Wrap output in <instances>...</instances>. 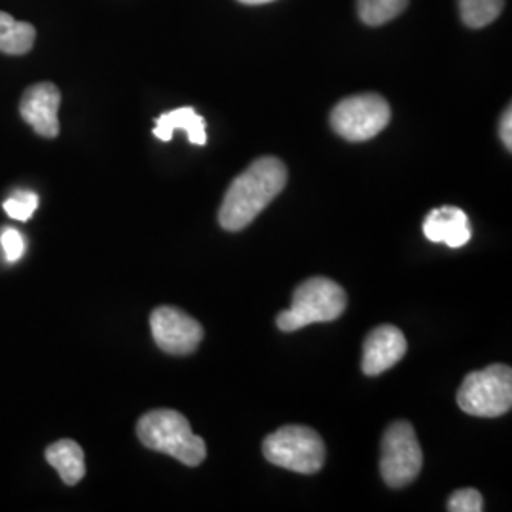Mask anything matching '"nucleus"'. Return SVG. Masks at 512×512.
Instances as JSON below:
<instances>
[{
	"label": "nucleus",
	"mask_w": 512,
	"mask_h": 512,
	"mask_svg": "<svg viewBox=\"0 0 512 512\" xmlns=\"http://www.w3.org/2000/svg\"><path fill=\"white\" fill-rule=\"evenodd\" d=\"M270 463L300 475H315L325 465V442L306 425H285L262 442Z\"/></svg>",
	"instance_id": "nucleus-4"
},
{
	"label": "nucleus",
	"mask_w": 512,
	"mask_h": 512,
	"mask_svg": "<svg viewBox=\"0 0 512 512\" xmlns=\"http://www.w3.org/2000/svg\"><path fill=\"white\" fill-rule=\"evenodd\" d=\"M46 461L54 467L61 480L69 486L78 484L86 475L84 450L74 440H57L46 450Z\"/></svg>",
	"instance_id": "nucleus-13"
},
{
	"label": "nucleus",
	"mask_w": 512,
	"mask_h": 512,
	"mask_svg": "<svg viewBox=\"0 0 512 512\" xmlns=\"http://www.w3.org/2000/svg\"><path fill=\"white\" fill-rule=\"evenodd\" d=\"M287 165L274 156L258 158L236 177L226 190L220 205V226L239 232L274 202L287 186Z\"/></svg>",
	"instance_id": "nucleus-1"
},
{
	"label": "nucleus",
	"mask_w": 512,
	"mask_h": 512,
	"mask_svg": "<svg viewBox=\"0 0 512 512\" xmlns=\"http://www.w3.org/2000/svg\"><path fill=\"white\" fill-rule=\"evenodd\" d=\"M408 0H357L359 18L370 27L384 25L387 21L401 16Z\"/></svg>",
	"instance_id": "nucleus-16"
},
{
	"label": "nucleus",
	"mask_w": 512,
	"mask_h": 512,
	"mask_svg": "<svg viewBox=\"0 0 512 512\" xmlns=\"http://www.w3.org/2000/svg\"><path fill=\"white\" fill-rule=\"evenodd\" d=\"M348 306V294L329 277H311L296 287L293 306L277 315V327L283 332L304 329L311 323H329L338 319Z\"/></svg>",
	"instance_id": "nucleus-3"
},
{
	"label": "nucleus",
	"mask_w": 512,
	"mask_h": 512,
	"mask_svg": "<svg viewBox=\"0 0 512 512\" xmlns=\"http://www.w3.org/2000/svg\"><path fill=\"white\" fill-rule=\"evenodd\" d=\"M59 105L61 92L50 82H40L23 93L19 112L23 120L37 131L40 137L54 139L59 135Z\"/></svg>",
	"instance_id": "nucleus-9"
},
{
	"label": "nucleus",
	"mask_w": 512,
	"mask_h": 512,
	"mask_svg": "<svg viewBox=\"0 0 512 512\" xmlns=\"http://www.w3.org/2000/svg\"><path fill=\"white\" fill-rule=\"evenodd\" d=\"M391 120L389 103L378 93L351 95L330 112L332 129L351 143H363L382 133Z\"/></svg>",
	"instance_id": "nucleus-6"
},
{
	"label": "nucleus",
	"mask_w": 512,
	"mask_h": 512,
	"mask_svg": "<svg viewBox=\"0 0 512 512\" xmlns=\"http://www.w3.org/2000/svg\"><path fill=\"white\" fill-rule=\"evenodd\" d=\"M423 467V452L414 427L408 421H395L382 439L380 471L389 488L412 484Z\"/></svg>",
	"instance_id": "nucleus-7"
},
{
	"label": "nucleus",
	"mask_w": 512,
	"mask_h": 512,
	"mask_svg": "<svg viewBox=\"0 0 512 512\" xmlns=\"http://www.w3.org/2000/svg\"><path fill=\"white\" fill-rule=\"evenodd\" d=\"M512 112L511 109L505 110L503 118H501V124H499V135H501V141L503 145L507 147V150L512 148Z\"/></svg>",
	"instance_id": "nucleus-20"
},
{
	"label": "nucleus",
	"mask_w": 512,
	"mask_h": 512,
	"mask_svg": "<svg viewBox=\"0 0 512 512\" xmlns=\"http://www.w3.org/2000/svg\"><path fill=\"white\" fill-rule=\"evenodd\" d=\"M137 437L154 452L179 459L188 467L202 465L207 458L205 440L192 433V427L177 410H150L137 423Z\"/></svg>",
	"instance_id": "nucleus-2"
},
{
	"label": "nucleus",
	"mask_w": 512,
	"mask_h": 512,
	"mask_svg": "<svg viewBox=\"0 0 512 512\" xmlns=\"http://www.w3.org/2000/svg\"><path fill=\"white\" fill-rule=\"evenodd\" d=\"M482 509H484L482 495L473 488L456 490L448 499V511L450 512H480Z\"/></svg>",
	"instance_id": "nucleus-18"
},
{
	"label": "nucleus",
	"mask_w": 512,
	"mask_h": 512,
	"mask_svg": "<svg viewBox=\"0 0 512 512\" xmlns=\"http://www.w3.org/2000/svg\"><path fill=\"white\" fill-rule=\"evenodd\" d=\"M177 129L186 131L188 141L196 147H203L207 143L205 120L192 107H181V109L169 110V112L162 114L156 120L154 137H158L164 143H169Z\"/></svg>",
	"instance_id": "nucleus-12"
},
{
	"label": "nucleus",
	"mask_w": 512,
	"mask_h": 512,
	"mask_svg": "<svg viewBox=\"0 0 512 512\" xmlns=\"http://www.w3.org/2000/svg\"><path fill=\"white\" fill-rule=\"evenodd\" d=\"M423 234L433 243H444L452 249H459L473 236L469 217L459 207L433 209L423 222Z\"/></svg>",
	"instance_id": "nucleus-11"
},
{
	"label": "nucleus",
	"mask_w": 512,
	"mask_h": 512,
	"mask_svg": "<svg viewBox=\"0 0 512 512\" xmlns=\"http://www.w3.org/2000/svg\"><path fill=\"white\" fill-rule=\"evenodd\" d=\"M0 243L8 262H18L19 258L25 255V239L16 228H10V226L2 228Z\"/></svg>",
	"instance_id": "nucleus-19"
},
{
	"label": "nucleus",
	"mask_w": 512,
	"mask_h": 512,
	"mask_svg": "<svg viewBox=\"0 0 512 512\" xmlns=\"http://www.w3.org/2000/svg\"><path fill=\"white\" fill-rule=\"evenodd\" d=\"M37 31L31 23L18 21L6 12H0V52L23 55L33 50Z\"/></svg>",
	"instance_id": "nucleus-14"
},
{
	"label": "nucleus",
	"mask_w": 512,
	"mask_h": 512,
	"mask_svg": "<svg viewBox=\"0 0 512 512\" xmlns=\"http://www.w3.org/2000/svg\"><path fill=\"white\" fill-rule=\"evenodd\" d=\"M243 4H268V2H274V0H239Z\"/></svg>",
	"instance_id": "nucleus-21"
},
{
	"label": "nucleus",
	"mask_w": 512,
	"mask_h": 512,
	"mask_svg": "<svg viewBox=\"0 0 512 512\" xmlns=\"http://www.w3.org/2000/svg\"><path fill=\"white\" fill-rule=\"evenodd\" d=\"M505 0H459L461 19L471 29H482L501 16Z\"/></svg>",
	"instance_id": "nucleus-15"
},
{
	"label": "nucleus",
	"mask_w": 512,
	"mask_h": 512,
	"mask_svg": "<svg viewBox=\"0 0 512 512\" xmlns=\"http://www.w3.org/2000/svg\"><path fill=\"white\" fill-rule=\"evenodd\" d=\"M150 329L158 348L169 355H190L202 344V325L173 306H160L150 315Z\"/></svg>",
	"instance_id": "nucleus-8"
},
{
	"label": "nucleus",
	"mask_w": 512,
	"mask_h": 512,
	"mask_svg": "<svg viewBox=\"0 0 512 512\" xmlns=\"http://www.w3.org/2000/svg\"><path fill=\"white\" fill-rule=\"evenodd\" d=\"M459 408L476 418H499L512 406V370L492 365L471 372L458 391Z\"/></svg>",
	"instance_id": "nucleus-5"
},
{
	"label": "nucleus",
	"mask_w": 512,
	"mask_h": 512,
	"mask_svg": "<svg viewBox=\"0 0 512 512\" xmlns=\"http://www.w3.org/2000/svg\"><path fill=\"white\" fill-rule=\"evenodd\" d=\"M408 349L403 330L393 325H382L366 336L363 346V372L366 376H378L393 368Z\"/></svg>",
	"instance_id": "nucleus-10"
},
{
	"label": "nucleus",
	"mask_w": 512,
	"mask_h": 512,
	"mask_svg": "<svg viewBox=\"0 0 512 512\" xmlns=\"http://www.w3.org/2000/svg\"><path fill=\"white\" fill-rule=\"evenodd\" d=\"M37 207L38 196L31 190H18L4 202V211L8 213V217L21 222L31 219Z\"/></svg>",
	"instance_id": "nucleus-17"
}]
</instances>
